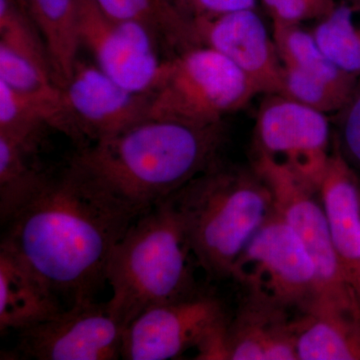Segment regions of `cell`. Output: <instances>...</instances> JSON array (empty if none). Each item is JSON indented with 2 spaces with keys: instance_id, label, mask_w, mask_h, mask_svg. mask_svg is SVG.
Instances as JSON below:
<instances>
[{
  "instance_id": "cell-1",
  "label": "cell",
  "mask_w": 360,
  "mask_h": 360,
  "mask_svg": "<svg viewBox=\"0 0 360 360\" xmlns=\"http://www.w3.org/2000/svg\"><path fill=\"white\" fill-rule=\"evenodd\" d=\"M139 215L70 158L2 226L0 248L68 309L94 300L108 283L111 253Z\"/></svg>"
},
{
  "instance_id": "cell-2",
  "label": "cell",
  "mask_w": 360,
  "mask_h": 360,
  "mask_svg": "<svg viewBox=\"0 0 360 360\" xmlns=\"http://www.w3.org/2000/svg\"><path fill=\"white\" fill-rule=\"evenodd\" d=\"M224 139V122L146 120L82 146L72 158L142 214L219 161Z\"/></svg>"
},
{
  "instance_id": "cell-3",
  "label": "cell",
  "mask_w": 360,
  "mask_h": 360,
  "mask_svg": "<svg viewBox=\"0 0 360 360\" xmlns=\"http://www.w3.org/2000/svg\"><path fill=\"white\" fill-rule=\"evenodd\" d=\"M172 200L196 262L215 278L231 277L236 259L274 210L271 191L255 167L219 161Z\"/></svg>"
},
{
  "instance_id": "cell-4",
  "label": "cell",
  "mask_w": 360,
  "mask_h": 360,
  "mask_svg": "<svg viewBox=\"0 0 360 360\" xmlns=\"http://www.w3.org/2000/svg\"><path fill=\"white\" fill-rule=\"evenodd\" d=\"M193 258L172 196L132 222L106 270L112 290L108 304L124 328L146 309L200 290Z\"/></svg>"
},
{
  "instance_id": "cell-5",
  "label": "cell",
  "mask_w": 360,
  "mask_h": 360,
  "mask_svg": "<svg viewBox=\"0 0 360 360\" xmlns=\"http://www.w3.org/2000/svg\"><path fill=\"white\" fill-rule=\"evenodd\" d=\"M148 120L210 125L259 94L243 70L206 45L167 59L148 92Z\"/></svg>"
},
{
  "instance_id": "cell-6",
  "label": "cell",
  "mask_w": 360,
  "mask_h": 360,
  "mask_svg": "<svg viewBox=\"0 0 360 360\" xmlns=\"http://www.w3.org/2000/svg\"><path fill=\"white\" fill-rule=\"evenodd\" d=\"M253 167L269 187L274 207L302 238L316 274L314 302L307 309L356 317L360 319V300L348 283L340 260L319 193L276 162L257 155Z\"/></svg>"
},
{
  "instance_id": "cell-7",
  "label": "cell",
  "mask_w": 360,
  "mask_h": 360,
  "mask_svg": "<svg viewBox=\"0 0 360 360\" xmlns=\"http://www.w3.org/2000/svg\"><path fill=\"white\" fill-rule=\"evenodd\" d=\"M231 277L248 295L288 310L305 311L314 300V262L276 207L236 259Z\"/></svg>"
},
{
  "instance_id": "cell-8",
  "label": "cell",
  "mask_w": 360,
  "mask_h": 360,
  "mask_svg": "<svg viewBox=\"0 0 360 360\" xmlns=\"http://www.w3.org/2000/svg\"><path fill=\"white\" fill-rule=\"evenodd\" d=\"M330 131L326 113L281 94H269L257 113V155L285 168L319 193L331 155Z\"/></svg>"
},
{
  "instance_id": "cell-9",
  "label": "cell",
  "mask_w": 360,
  "mask_h": 360,
  "mask_svg": "<svg viewBox=\"0 0 360 360\" xmlns=\"http://www.w3.org/2000/svg\"><path fill=\"white\" fill-rule=\"evenodd\" d=\"M124 329L108 302L89 300L18 331L15 354L37 360L120 359Z\"/></svg>"
},
{
  "instance_id": "cell-10",
  "label": "cell",
  "mask_w": 360,
  "mask_h": 360,
  "mask_svg": "<svg viewBox=\"0 0 360 360\" xmlns=\"http://www.w3.org/2000/svg\"><path fill=\"white\" fill-rule=\"evenodd\" d=\"M229 319L221 300L200 290L186 297L155 305L125 328L122 359H176L189 348L198 347Z\"/></svg>"
},
{
  "instance_id": "cell-11",
  "label": "cell",
  "mask_w": 360,
  "mask_h": 360,
  "mask_svg": "<svg viewBox=\"0 0 360 360\" xmlns=\"http://www.w3.org/2000/svg\"><path fill=\"white\" fill-rule=\"evenodd\" d=\"M78 39L80 46L91 52L99 70L131 91H150L165 63L156 54L158 40L149 30L113 20L94 0H80Z\"/></svg>"
},
{
  "instance_id": "cell-12",
  "label": "cell",
  "mask_w": 360,
  "mask_h": 360,
  "mask_svg": "<svg viewBox=\"0 0 360 360\" xmlns=\"http://www.w3.org/2000/svg\"><path fill=\"white\" fill-rule=\"evenodd\" d=\"M63 89L79 143L101 141L148 120V92L125 89L97 66L78 60Z\"/></svg>"
},
{
  "instance_id": "cell-13",
  "label": "cell",
  "mask_w": 360,
  "mask_h": 360,
  "mask_svg": "<svg viewBox=\"0 0 360 360\" xmlns=\"http://www.w3.org/2000/svg\"><path fill=\"white\" fill-rule=\"evenodd\" d=\"M193 23L201 45L226 56L250 78L259 94H281L283 63L274 35L257 8Z\"/></svg>"
},
{
  "instance_id": "cell-14",
  "label": "cell",
  "mask_w": 360,
  "mask_h": 360,
  "mask_svg": "<svg viewBox=\"0 0 360 360\" xmlns=\"http://www.w3.org/2000/svg\"><path fill=\"white\" fill-rule=\"evenodd\" d=\"M341 267L360 300L359 175L333 148L319 188Z\"/></svg>"
},
{
  "instance_id": "cell-15",
  "label": "cell",
  "mask_w": 360,
  "mask_h": 360,
  "mask_svg": "<svg viewBox=\"0 0 360 360\" xmlns=\"http://www.w3.org/2000/svg\"><path fill=\"white\" fill-rule=\"evenodd\" d=\"M290 310L248 295L227 326V359L297 360Z\"/></svg>"
},
{
  "instance_id": "cell-16",
  "label": "cell",
  "mask_w": 360,
  "mask_h": 360,
  "mask_svg": "<svg viewBox=\"0 0 360 360\" xmlns=\"http://www.w3.org/2000/svg\"><path fill=\"white\" fill-rule=\"evenodd\" d=\"M65 305L30 267L0 248V331H20L49 321Z\"/></svg>"
},
{
  "instance_id": "cell-17",
  "label": "cell",
  "mask_w": 360,
  "mask_h": 360,
  "mask_svg": "<svg viewBox=\"0 0 360 360\" xmlns=\"http://www.w3.org/2000/svg\"><path fill=\"white\" fill-rule=\"evenodd\" d=\"M44 137L0 132V222L1 227L32 198L51 170L40 165Z\"/></svg>"
},
{
  "instance_id": "cell-18",
  "label": "cell",
  "mask_w": 360,
  "mask_h": 360,
  "mask_svg": "<svg viewBox=\"0 0 360 360\" xmlns=\"http://www.w3.org/2000/svg\"><path fill=\"white\" fill-rule=\"evenodd\" d=\"M300 360H360V319L310 309L295 319Z\"/></svg>"
},
{
  "instance_id": "cell-19",
  "label": "cell",
  "mask_w": 360,
  "mask_h": 360,
  "mask_svg": "<svg viewBox=\"0 0 360 360\" xmlns=\"http://www.w3.org/2000/svg\"><path fill=\"white\" fill-rule=\"evenodd\" d=\"M106 15L143 26L172 54L201 45L193 23L172 0H94Z\"/></svg>"
},
{
  "instance_id": "cell-20",
  "label": "cell",
  "mask_w": 360,
  "mask_h": 360,
  "mask_svg": "<svg viewBox=\"0 0 360 360\" xmlns=\"http://www.w3.org/2000/svg\"><path fill=\"white\" fill-rule=\"evenodd\" d=\"M80 0H30L28 11L44 37L54 79L63 89L77 65Z\"/></svg>"
},
{
  "instance_id": "cell-21",
  "label": "cell",
  "mask_w": 360,
  "mask_h": 360,
  "mask_svg": "<svg viewBox=\"0 0 360 360\" xmlns=\"http://www.w3.org/2000/svg\"><path fill=\"white\" fill-rule=\"evenodd\" d=\"M272 35L284 68L338 89L352 91L357 78L338 68L323 53L311 32L302 25L272 23Z\"/></svg>"
},
{
  "instance_id": "cell-22",
  "label": "cell",
  "mask_w": 360,
  "mask_h": 360,
  "mask_svg": "<svg viewBox=\"0 0 360 360\" xmlns=\"http://www.w3.org/2000/svg\"><path fill=\"white\" fill-rule=\"evenodd\" d=\"M312 35L323 53L345 72L360 75V13L338 0L333 11L315 22Z\"/></svg>"
},
{
  "instance_id": "cell-23",
  "label": "cell",
  "mask_w": 360,
  "mask_h": 360,
  "mask_svg": "<svg viewBox=\"0 0 360 360\" xmlns=\"http://www.w3.org/2000/svg\"><path fill=\"white\" fill-rule=\"evenodd\" d=\"M0 45L27 59L56 82L44 37L32 15L16 0H0Z\"/></svg>"
},
{
  "instance_id": "cell-24",
  "label": "cell",
  "mask_w": 360,
  "mask_h": 360,
  "mask_svg": "<svg viewBox=\"0 0 360 360\" xmlns=\"http://www.w3.org/2000/svg\"><path fill=\"white\" fill-rule=\"evenodd\" d=\"M0 82L23 94H46L60 87L44 71L4 45H0Z\"/></svg>"
},
{
  "instance_id": "cell-25",
  "label": "cell",
  "mask_w": 360,
  "mask_h": 360,
  "mask_svg": "<svg viewBox=\"0 0 360 360\" xmlns=\"http://www.w3.org/2000/svg\"><path fill=\"white\" fill-rule=\"evenodd\" d=\"M335 146L360 175V75L347 103L335 113Z\"/></svg>"
},
{
  "instance_id": "cell-26",
  "label": "cell",
  "mask_w": 360,
  "mask_h": 360,
  "mask_svg": "<svg viewBox=\"0 0 360 360\" xmlns=\"http://www.w3.org/2000/svg\"><path fill=\"white\" fill-rule=\"evenodd\" d=\"M272 23L302 25L315 22L333 11L338 0H259Z\"/></svg>"
},
{
  "instance_id": "cell-27",
  "label": "cell",
  "mask_w": 360,
  "mask_h": 360,
  "mask_svg": "<svg viewBox=\"0 0 360 360\" xmlns=\"http://www.w3.org/2000/svg\"><path fill=\"white\" fill-rule=\"evenodd\" d=\"M184 18L191 22L212 20L238 11L257 8L258 0H172Z\"/></svg>"
},
{
  "instance_id": "cell-28",
  "label": "cell",
  "mask_w": 360,
  "mask_h": 360,
  "mask_svg": "<svg viewBox=\"0 0 360 360\" xmlns=\"http://www.w3.org/2000/svg\"><path fill=\"white\" fill-rule=\"evenodd\" d=\"M341 1L347 2L350 6L354 7L357 13H360V0H341Z\"/></svg>"
},
{
  "instance_id": "cell-29",
  "label": "cell",
  "mask_w": 360,
  "mask_h": 360,
  "mask_svg": "<svg viewBox=\"0 0 360 360\" xmlns=\"http://www.w3.org/2000/svg\"><path fill=\"white\" fill-rule=\"evenodd\" d=\"M16 1L18 2V4H20L21 6L23 7V8L25 9V11H28V6H30V0H16ZM30 13V11H28Z\"/></svg>"
},
{
  "instance_id": "cell-30",
  "label": "cell",
  "mask_w": 360,
  "mask_h": 360,
  "mask_svg": "<svg viewBox=\"0 0 360 360\" xmlns=\"http://www.w3.org/2000/svg\"><path fill=\"white\" fill-rule=\"evenodd\" d=\"M359 191H360V175H359Z\"/></svg>"
}]
</instances>
